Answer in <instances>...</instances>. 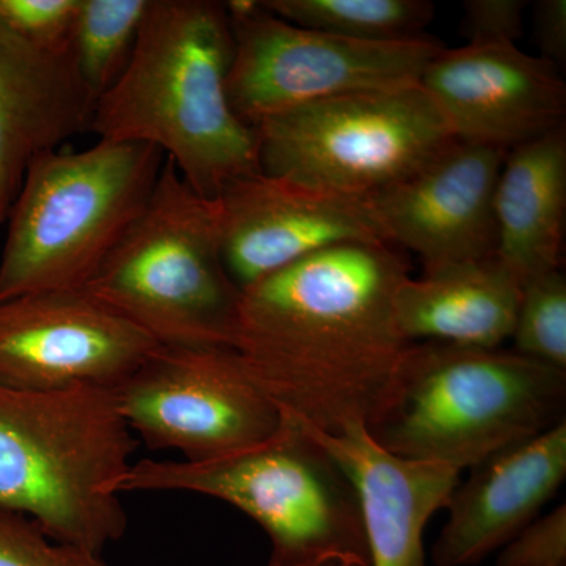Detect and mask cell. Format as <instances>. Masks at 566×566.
<instances>
[{"label": "cell", "instance_id": "cell-1", "mask_svg": "<svg viewBox=\"0 0 566 566\" xmlns=\"http://www.w3.org/2000/svg\"><path fill=\"white\" fill-rule=\"evenodd\" d=\"M408 275L389 244L346 243L241 290L232 349L286 423L378 427L411 346L394 314Z\"/></svg>", "mask_w": 566, "mask_h": 566}, {"label": "cell", "instance_id": "cell-2", "mask_svg": "<svg viewBox=\"0 0 566 566\" xmlns=\"http://www.w3.org/2000/svg\"><path fill=\"white\" fill-rule=\"evenodd\" d=\"M234 36L223 2L150 0L132 61L96 102L91 133L144 142L207 197L262 172L253 126L234 114L227 82Z\"/></svg>", "mask_w": 566, "mask_h": 566}, {"label": "cell", "instance_id": "cell-3", "mask_svg": "<svg viewBox=\"0 0 566 566\" xmlns=\"http://www.w3.org/2000/svg\"><path fill=\"white\" fill-rule=\"evenodd\" d=\"M137 446L117 389L0 385V509L29 517L55 542L103 556L128 528L111 486Z\"/></svg>", "mask_w": 566, "mask_h": 566}, {"label": "cell", "instance_id": "cell-4", "mask_svg": "<svg viewBox=\"0 0 566 566\" xmlns=\"http://www.w3.org/2000/svg\"><path fill=\"white\" fill-rule=\"evenodd\" d=\"M565 405L566 370L513 349L420 342L371 434L395 455L463 472L564 422Z\"/></svg>", "mask_w": 566, "mask_h": 566}, {"label": "cell", "instance_id": "cell-5", "mask_svg": "<svg viewBox=\"0 0 566 566\" xmlns=\"http://www.w3.org/2000/svg\"><path fill=\"white\" fill-rule=\"evenodd\" d=\"M164 161L153 145L109 139L33 159L7 219L0 303L84 289L150 202Z\"/></svg>", "mask_w": 566, "mask_h": 566}, {"label": "cell", "instance_id": "cell-6", "mask_svg": "<svg viewBox=\"0 0 566 566\" xmlns=\"http://www.w3.org/2000/svg\"><path fill=\"white\" fill-rule=\"evenodd\" d=\"M82 292L159 345L232 348L241 289L223 262L219 200L166 158L150 202Z\"/></svg>", "mask_w": 566, "mask_h": 566}, {"label": "cell", "instance_id": "cell-7", "mask_svg": "<svg viewBox=\"0 0 566 566\" xmlns=\"http://www.w3.org/2000/svg\"><path fill=\"white\" fill-rule=\"evenodd\" d=\"M111 491H177L227 502L270 536V565L345 558L370 566L352 483L322 447L286 422L271 441L232 455L205 461L145 458L129 465Z\"/></svg>", "mask_w": 566, "mask_h": 566}, {"label": "cell", "instance_id": "cell-8", "mask_svg": "<svg viewBox=\"0 0 566 566\" xmlns=\"http://www.w3.org/2000/svg\"><path fill=\"white\" fill-rule=\"evenodd\" d=\"M253 128L263 174L359 199L411 177L455 140L420 84L344 93Z\"/></svg>", "mask_w": 566, "mask_h": 566}, {"label": "cell", "instance_id": "cell-9", "mask_svg": "<svg viewBox=\"0 0 566 566\" xmlns=\"http://www.w3.org/2000/svg\"><path fill=\"white\" fill-rule=\"evenodd\" d=\"M230 24L234 54L227 92L234 114L251 126L344 93L417 85L446 48L428 35L387 43L344 39L290 24L264 6Z\"/></svg>", "mask_w": 566, "mask_h": 566}, {"label": "cell", "instance_id": "cell-10", "mask_svg": "<svg viewBox=\"0 0 566 566\" xmlns=\"http://www.w3.org/2000/svg\"><path fill=\"white\" fill-rule=\"evenodd\" d=\"M118 406L153 450L214 460L262 446L285 428L232 348L156 346L123 385Z\"/></svg>", "mask_w": 566, "mask_h": 566}, {"label": "cell", "instance_id": "cell-11", "mask_svg": "<svg viewBox=\"0 0 566 566\" xmlns=\"http://www.w3.org/2000/svg\"><path fill=\"white\" fill-rule=\"evenodd\" d=\"M158 342L82 290L0 303V385L52 390L117 389Z\"/></svg>", "mask_w": 566, "mask_h": 566}, {"label": "cell", "instance_id": "cell-12", "mask_svg": "<svg viewBox=\"0 0 566 566\" xmlns=\"http://www.w3.org/2000/svg\"><path fill=\"white\" fill-rule=\"evenodd\" d=\"M506 153L455 139L411 177L365 197L387 243L415 252L424 274L493 259L494 193Z\"/></svg>", "mask_w": 566, "mask_h": 566}, {"label": "cell", "instance_id": "cell-13", "mask_svg": "<svg viewBox=\"0 0 566 566\" xmlns=\"http://www.w3.org/2000/svg\"><path fill=\"white\" fill-rule=\"evenodd\" d=\"M419 84L458 140L510 151L565 126L560 70L516 44L444 48Z\"/></svg>", "mask_w": 566, "mask_h": 566}, {"label": "cell", "instance_id": "cell-14", "mask_svg": "<svg viewBox=\"0 0 566 566\" xmlns=\"http://www.w3.org/2000/svg\"><path fill=\"white\" fill-rule=\"evenodd\" d=\"M218 200L223 262L241 290L334 245L387 243L367 200L359 197L256 172L229 182Z\"/></svg>", "mask_w": 566, "mask_h": 566}, {"label": "cell", "instance_id": "cell-15", "mask_svg": "<svg viewBox=\"0 0 566 566\" xmlns=\"http://www.w3.org/2000/svg\"><path fill=\"white\" fill-rule=\"evenodd\" d=\"M294 428L322 447L352 483L363 517L368 564L427 566L424 528L449 504L461 471L395 455L363 424L337 434L311 427Z\"/></svg>", "mask_w": 566, "mask_h": 566}, {"label": "cell", "instance_id": "cell-16", "mask_svg": "<svg viewBox=\"0 0 566 566\" xmlns=\"http://www.w3.org/2000/svg\"><path fill=\"white\" fill-rule=\"evenodd\" d=\"M566 476V420L471 468L450 495L436 566H475L534 523Z\"/></svg>", "mask_w": 566, "mask_h": 566}, {"label": "cell", "instance_id": "cell-17", "mask_svg": "<svg viewBox=\"0 0 566 566\" xmlns=\"http://www.w3.org/2000/svg\"><path fill=\"white\" fill-rule=\"evenodd\" d=\"M96 102L70 51L43 50L0 21V223L33 159L91 133Z\"/></svg>", "mask_w": 566, "mask_h": 566}, {"label": "cell", "instance_id": "cell-18", "mask_svg": "<svg viewBox=\"0 0 566 566\" xmlns=\"http://www.w3.org/2000/svg\"><path fill=\"white\" fill-rule=\"evenodd\" d=\"M566 212V128L506 153L494 193L495 259L520 285L560 270Z\"/></svg>", "mask_w": 566, "mask_h": 566}, {"label": "cell", "instance_id": "cell-19", "mask_svg": "<svg viewBox=\"0 0 566 566\" xmlns=\"http://www.w3.org/2000/svg\"><path fill=\"white\" fill-rule=\"evenodd\" d=\"M521 285L493 259L406 277L394 296L406 340L501 348L515 331Z\"/></svg>", "mask_w": 566, "mask_h": 566}, {"label": "cell", "instance_id": "cell-20", "mask_svg": "<svg viewBox=\"0 0 566 566\" xmlns=\"http://www.w3.org/2000/svg\"><path fill=\"white\" fill-rule=\"evenodd\" d=\"M263 6L290 24L375 43L420 39L434 18L428 0H263Z\"/></svg>", "mask_w": 566, "mask_h": 566}, {"label": "cell", "instance_id": "cell-21", "mask_svg": "<svg viewBox=\"0 0 566 566\" xmlns=\"http://www.w3.org/2000/svg\"><path fill=\"white\" fill-rule=\"evenodd\" d=\"M150 0H81L69 51L96 99L109 92L132 61Z\"/></svg>", "mask_w": 566, "mask_h": 566}, {"label": "cell", "instance_id": "cell-22", "mask_svg": "<svg viewBox=\"0 0 566 566\" xmlns=\"http://www.w3.org/2000/svg\"><path fill=\"white\" fill-rule=\"evenodd\" d=\"M513 352L566 370V281L560 270L521 285Z\"/></svg>", "mask_w": 566, "mask_h": 566}, {"label": "cell", "instance_id": "cell-23", "mask_svg": "<svg viewBox=\"0 0 566 566\" xmlns=\"http://www.w3.org/2000/svg\"><path fill=\"white\" fill-rule=\"evenodd\" d=\"M0 566H107L99 554L55 542L32 520L0 509Z\"/></svg>", "mask_w": 566, "mask_h": 566}, {"label": "cell", "instance_id": "cell-24", "mask_svg": "<svg viewBox=\"0 0 566 566\" xmlns=\"http://www.w3.org/2000/svg\"><path fill=\"white\" fill-rule=\"evenodd\" d=\"M81 0H0V21L35 46L69 51Z\"/></svg>", "mask_w": 566, "mask_h": 566}, {"label": "cell", "instance_id": "cell-25", "mask_svg": "<svg viewBox=\"0 0 566 566\" xmlns=\"http://www.w3.org/2000/svg\"><path fill=\"white\" fill-rule=\"evenodd\" d=\"M497 566H566V506L558 505L506 543Z\"/></svg>", "mask_w": 566, "mask_h": 566}, {"label": "cell", "instance_id": "cell-26", "mask_svg": "<svg viewBox=\"0 0 566 566\" xmlns=\"http://www.w3.org/2000/svg\"><path fill=\"white\" fill-rule=\"evenodd\" d=\"M524 0H468L463 35L469 46L516 44L524 33Z\"/></svg>", "mask_w": 566, "mask_h": 566}, {"label": "cell", "instance_id": "cell-27", "mask_svg": "<svg viewBox=\"0 0 566 566\" xmlns=\"http://www.w3.org/2000/svg\"><path fill=\"white\" fill-rule=\"evenodd\" d=\"M534 32L542 59L560 70L566 62V0L535 2Z\"/></svg>", "mask_w": 566, "mask_h": 566}, {"label": "cell", "instance_id": "cell-28", "mask_svg": "<svg viewBox=\"0 0 566 566\" xmlns=\"http://www.w3.org/2000/svg\"><path fill=\"white\" fill-rule=\"evenodd\" d=\"M356 562L345 560V558H322V560L311 562V564L294 565V566H356ZM275 566V565H268ZM368 566V565H367Z\"/></svg>", "mask_w": 566, "mask_h": 566}]
</instances>
